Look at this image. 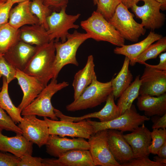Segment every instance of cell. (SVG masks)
<instances>
[{"mask_svg": "<svg viewBox=\"0 0 166 166\" xmlns=\"http://www.w3.org/2000/svg\"><path fill=\"white\" fill-rule=\"evenodd\" d=\"M54 40L36 46L35 52L23 72L38 79L45 87L54 78L55 49Z\"/></svg>", "mask_w": 166, "mask_h": 166, "instance_id": "cell-1", "label": "cell"}, {"mask_svg": "<svg viewBox=\"0 0 166 166\" xmlns=\"http://www.w3.org/2000/svg\"><path fill=\"white\" fill-rule=\"evenodd\" d=\"M80 25L89 36L97 41H105L121 47L125 39L115 27L100 13L94 11L87 19L81 22Z\"/></svg>", "mask_w": 166, "mask_h": 166, "instance_id": "cell-2", "label": "cell"}, {"mask_svg": "<svg viewBox=\"0 0 166 166\" xmlns=\"http://www.w3.org/2000/svg\"><path fill=\"white\" fill-rule=\"evenodd\" d=\"M90 38L87 33H81L75 30L68 35L64 42H54L55 56L54 63V76L57 79L59 72L65 65L72 64L78 66L76 55L80 46Z\"/></svg>", "mask_w": 166, "mask_h": 166, "instance_id": "cell-3", "label": "cell"}, {"mask_svg": "<svg viewBox=\"0 0 166 166\" xmlns=\"http://www.w3.org/2000/svg\"><path fill=\"white\" fill-rule=\"evenodd\" d=\"M112 90L111 81L100 82L96 75L91 84L77 99L67 105L66 109L68 111L74 112L95 107L105 101Z\"/></svg>", "mask_w": 166, "mask_h": 166, "instance_id": "cell-4", "label": "cell"}, {"mask_svg": "<svg viewBox=\"0 0 166 166\" xmlns=\"http://www.w3.org/2000/svg\"><path fill=\"white\" fill-rule=\"evenodd\" d=\"M68 82L57 83V79L53 78L50 83L42 91L38 96L21 112L24 116L34 115L40 117H49L53 120L58 121L53 106L51 99L58 91L68 86Z\"/></svg>", "mask_w": 166, "mask_h": 166, "instance_id": "cell-5", "label": "cell"}, {"mask_svg": "<svg viewBox=\"0 0 166 166\" xmlns=\"http://www.w3.org/2000/svg\"><path fill=\"white\" fill-rule=\"evenodd\" d=\"M134 16L121 2L108 21L125 39L137 42L139 38L145 34L146 30L141 24L134 20Z\"/></svg>", "mask_w": 166, "mask_h": 166, "instance_id": "cell-6", "label": "cell"}, {"mask_svg": "<svg viewBox=\"0 0 166 166\" xmlns=\"http://www.w3.org/2000/svg\"><path fill=\"white\" fill-rule=\"evenodd\" d=\"M86 120L93 126L94 133L105 129H114L123 132H132L145 121H149L150 118L138 113L134 105L132 104L122 114L110 121L101 122L89 119Z\"/></svg>", "mask_w": 166, "mask_h": 166, "instance_id": "cell-7", "label": "cell"}, {"mask_svg": "<svg viewBox=\"0 0 166 166\" xmlns=\"http://www.w3.org/2000/svg\"><path fill=\"white\" fill-rule=\"evenodd\" d=\"M66 8H62L58 12L53 11L47 18L48 26L47 31L50 41L58 42L60 39L61 42H64L67 40L69 30L77 29L79 27L78 25L74 23L79 19L81 14H68L66 12Z\"/></svg>", "mask_w": 166, "mask_h": 166, "instance_id": "cell-8", "label": "cell"}, {"mask_svg": "<svg viewBox=\"0 0 166 166\" xmlns=\"http://www.w3.org/2000/svg\"><path fill=\"white\" fill-rule=\"evenodd\" d=\"M44 119L48 124L50 135L88 139L94 133L93 126L86 119L77 122H69L53 120L46 117H44Z\"/></svg>", "mask_w": 166, "mask_h": 166, "instance_id": "cell-9", "label": "cell"}, {"mask_svg": "<svg viewBox=\"0 0 166 166\" xmlns=\"http://www.w3.org/2000/svg\"><path fill=\"white\" fill-rule=\"evenodd\" d=\"M88 139L89 150L95 166H121L110 151L108 129L98 131L92 135Z\"/></svg>", "mask_w": 166, "mask_h": 166, "instance_id": "cell-10", "label": "cell"}, {"mask_svg": "<svg viewBox=\"0 0 166 166\" xmlns=\"http://www.w3.org/2000/svg\"><path fill=\"white\" fill-rule=\"evenodd\" d=\"M144 5H133L131 8L136 18L141 20V24L146 29L154 30L161 27L165 22V15L161 13V5L155 0H142Z\"/></svg>", "mask_w": 166, "mask_h": 166, "instance_id": "cell-11", "label": "cell"}, {"mask_svg": "<svg viewBox=\"0 0 166 166\" xmlns=\"http://www.w3.org/2000/svg\"><path fill=\"white\" fill-rule=\"evenodd\" d=\"M18 126L25 138L39 148L46 143L50 134L48 124L44 120L38 119L35 115H24Z\"/></svg>", "mask_w": 166, "mask_h": 166, "instance_id": "cell-12", "label": "cell"}, {"mask_svg": "<svg viewBox=\"0 0 166 166\" xmlns=\"http://www.w3.org/2000/svg\"><path fill=\"white\" fill-rule=\"evenodd\" d=\"M143 74L140 77L139 96L147 95L158 97L166 93V71L151 67L145 62Z\"/></svg>", "mask_w": 166, "mask_h": 166, "instance_id": "cell-13", "label": "cell"}, {"mask_svg": "<svg viewBox=\"0 0 166 166\" xmlns=\"http://www.w3.org/2000/svg\"><path fill=\"white\" fill-rule=\"evenodd\" d=\"M45 145L46 152L51 156L57 157L69 150H89V142L84 138L71 139L53 134L49 135Z\"/></svg>", "mask_w": 166, "mask_h": 166, "instance_id": "cell-14", "label": "cell"}, {"mask_svg": "<svg viewBox=\"0 0 166 166\" xmlns=\"http://www.w3.org/2000/svg\"><path fill=\"white\" fill-rule=\"evenodd\" d=\"M43 166H95L88 150L75 149L69 151L57 159L45 158Z\"/></svg>", "mask_w": 166, "mask_h": 166, "instance_id": "cell-15", "label": "cell"}, {"mask_svg": "<svg viewBox=\"0 0 166 166\" xmlns=\"http://www.w3.org/2000/svg\"><path fill=\"white\" fill-rule=\"evenodd\" d=\"M17 69L16 79L23 92L22 101L17 107L22 111L38 96L45 87L37 78Z\"/></svg>", "mask_w": 166, "mask_h": 166, "instance_id": "cell-16", "label": "cell"}, {"mask_svg": "<svg viewBox=\"0 0 166 166\" xmlns=\"http://www.w3.org/2000/svg\"><path fill=\"white\" fill-rule=\"evenodd\" d=\"M137 127L131 133L123 136L130 145L133 152L134 158L148 156V148L152 141L151 132L144 123Z\"/></svg>", "mask_w": 166, "mask_h": 166, "instance_id": "cell-17", "label": "cell"}, {"mask_svg": "<svg viewBox=\"0 0 166 166\" xmlns=\"http://www.w3.org/2000/svg\"><path fill=\"white\" fill-rule=\"evenodd\" d=\"M123 135V132L122 131L108 129L110 151L115 160L121 165L134 158L132 150Z\"/></svg>", "mask_w": 166, "mask_h": 166, "instance_id": "cell-18", "label": "cell"}, {"mask_svg": "<svg viewBox=\"0 0 166 166\" xmlns=\"http://www.w3.org/2000/svg\"><path fill=\"white\" fill-rule=\"evenodd\" d=\"M36 48L19 40L10 48L3 56L16 69L23 71L34 53Z\"/></svg>", "mask_w": 166, "mask_h": 166, "instance_id": "cell-19", "label": "cell"}, {"mask_svg": "<svg viewBox=\"0 0 166 166\" xmlns=\"http://www.w3.org/2000/svg\"><path fill=\"white\" fill-rule=\"evenodd\" d=\"M2 130L0 128V151L8 152L20 158L25 155H32L33 143L21 134L10 137L5 136Z\"/></svg>", "mask_w": 166, "mask_h": 166, "instance_id": "cell-20", "label": "cell"}, {"mask_svg": "<svg viewBox=\"0 0 166 166\" xmlns=\"http://www.w3.org/2000/svg\"><path fill=\"white\" fill-rule=\"evenodd\" d=\"M30 2L26 1L18 3L14 8H11L8 23L14 28L18 30L26 25L39 23L38 19L30 10Z\"/></svg>", "mask_w": 166, "mask_h": 166, "instance_id": "cell-21", "label": "cell"}, {"mask_svg": "<svg viewBox=\"0 0 166 166\" xmlns=\"http://www.w3.org/2000/svg\"><path fill=\"white\" fill-rule=\"evenodd\" d=\"M162 37V35L151 31L141 41L132 45H124L121 47H117L114 49L113 52L116 54L123 55L128 57L130 60L129 65L133 66L135 65L136 58L150 45Z\"/></svg>", "mask_w": 166, "mask_h": 166, "instance_id": "cell-22", "label": "cell"}, {"mask_svg": "<svg viewBox=\"0 0 166 166\" xmlns=\"http://www.w3.org/2000/svg\"><path fill=\"white\" fill-rule=\"evenodd\" d=\"M138 109L144 111L147 117L163 116L166 113V93L158 97L140 95L137 98Z\"/></svg>", "mask_w": 166, "mask_h": 166, "instance_id": "cell-23", "label": "cell"}, {"mask_svg": "<svg viewBox=\"0 0 166 166\" xmlns=\"http://www.w3.org/2000/svg\"><path fill=\"white\" fill-rule=\"evenodd\" d=\"M94 66L93 57L90 55L85 67L75 74L72 84L74 90V100L77 99L92 83L96 75Z\"/></svg>", "mask_w": 166, "mask_h": 166, "instance_id": "cell-24", "label": "cell"}, {"mask_svg": "<svg viewBox=\"0 0 166 166\" xmlns=\"http://www.w3.org/2000/svg\"><path fill=\"white\" fill-rule=\"evenodd\" d=\"M19 31L20 40L30 45L40 46L50 41L47 30L40 23L24 26Z\"/></svg>", "mask_w": 166, "mask_h": 166, "instance_id": "cell-25", "label": "cell"}, {"mask_svg": "<svg viewBox=\"0 0 166 166\" xmlns=\"http://www.w3.org/2000/svg\"><path fill=\"white\" fill-rule=\"evenodd\" d=\"M129 59L125 57L120 71L115 78L110 81L115 100L119 97L132 81L133 75L129 69Z\"/></svg>", "mask_w": 166, "mask_h": 166, "instance_id": "cell-26", "label": "cell"}, {"mask_svg": "<svg viewBox=\"0 0 166 166\" xmlns=\"http://www.w3.org/2000/svg\"><path fill=\"white\" fill-rule=\"evenodd\" d=\"M140 75L137 76L134 81L118 98L117 105L120 110L121 115L131 107L134 100L139 96L140 85Z\"/></svg>", "mask_w": 166, "mask_h": 166, "instance_id": "cell-27", "label": "cell"}, {"mask_svg": "<svg viewBox=\"0 0 166 166\" xmlns=\"http://www.w3.org/2000/svg\"><path fill=\"white\" fill-rule=\"evenodd\" d=\"M3 84L0 92V106L6 110L15 124L19 123L22 120L21 112L13 103L8 92V83L6 78L2 77Z\"/></svg>", "mask_w": 166, "mask_h": 166, "instance_id": "cell-28", "label": "cell"}, {"mask_svg": "<svg viewBox=\"0 0 166 166\" xmlns=\"http://www.w3.org/2000/svg\"><path fill=\"white\" fill-rule=\"evenodd\" d=\"M19 40V29L8 23L0 25V53L4 54Z\"/></svg>", "mask_w": 166, "mask_h": 166, "instance_id": "cell-29", "label": "cell"}, {"mask_svg": "<svg viewBox=\"0 0 166 166\" xmlns=\"http://www.w3.org/2000/svg\"><path fill=\"white\" fill-rule=\"evenodd\" d=\"M166 50V37H163L154 43L150 45L136 59L135 64H143L147 60L156 58L161 53Z\"/></svg>", "mask_w": 166, "mask_h": 166, "instance_id": "cell-30", "label": "cell"}, {"mask_svg": "<svg viewBox=\"0 0 166 166\" xmlns=\"http://www.w3.org/2000/svg\"><path fill=\"white\" fill-rule=\"evenodd\" d=\"M30 8L31 13L38 19L39 23L47 30L48 26L47 18L52 12V10L45 5L42 0H33L30 1Z\"/></svg>", "mask_w": 166, "mask_h": 166, "instance_id": "cell-31", "label": "cell"}, {"mask_svg": "<svg viewBox=\"0 0 166 166\" xmlns=\"http://www.w3.org/2000/svg\"><path fill=\"white\" fill-rule=\"evenodd\" d=\"M151 134L152 140L148 148L149 151L150 153L156 155L166 141V128L153 129Z\"/></svg>", "mask_w": 166, "mask_h": 166, "instance_id": "cell-32", "label": "cell"}, {"mask_svg": "<svg viewBox=\"0 0 166 166\" xmlns=\"http://www.w3.org/2000/svg\"><path fill=\"white\" fill-rule=\"evenodd\" d=\"M121 3V0H98L96 11L102 14L108 21Z\"/></svg>", "mask_w": 166, "mask_h": 166, "instance_id": "cell-33", "label": "cell"}, {"mask_svg": "<svg viewBox=\"0 0 166 166\" xmlns=\"http://www.w3.org/2000/svg\"><path fill=\"white\" fill-rule=\"evenodd\" d=\"M0 128L12 131L16 134H22L21 130L0 106Z\"/></svg>", "mask_w": 166, "mask_h": 166, "instance_id": "cell-34", "label": "cell"}, {"mask_svg": "<svg viewBox=\"0 0 166 166\" xmlns=\"http://www.w3.org/2000/svg\"><path fill=\"white\" fill-rule=\"evenodd\" d=\"M17 69L8 62L3 56L0 57V79L5 77L7 82L9 84L16 79Z\"/></svg>", "mask_w": 166, "mask_h": 166, "instance_id": "cell-35", "label": "cell"}, {"mask_svg": "<svg viewBox=\"0 0 166 166\" xmlns=\"http://www.w3.org/2000/svg\"><path fill=\"white\" fill-rule=\"evenodd\" d=\"M121 166H166V164L156 162L150 160L148 156L133 158Z\"/></svg>", "mask_w": 166, "mask_h": 166, "instance_id": "cell-36", "label": "cell"}, {"mask_svg": "<svg viewBox=\"0 0 166 166\" xmlns=\"http://www.w3.org/2000/svg\"><path fill=\"white\" fill-rule=\"evenodd\" d=\"M43 160L40 157H33L31 155H25L20 158L17 166H43Z\"/></svg>", "mask_w": 166, "mask_h": 166, "instance_id": "cell-37", "label": "cell"}, {"mask_svg": "<svg viewBox=\"0 0 166 166\" xmlns=\"http://www.w3.org/2000/svg\"><path fill=\"white\" fill-rule=\"evenodd\" d=\"M0 151V166H17L20 158Z\"/></svg>", "mask_w": 166, "mask_h": 166, "instance_id": "cell-38", "label": "cell"}, {"mask_svg": "<svg viewBox=\"0 0 166 166\" xmlns=\"http://www.w3.org/2000/svg\"><path fill=\"white\" fill-rule=\"evenodd\" d=\"M13 5L8 0L0 2V25L8 23L10 13Z\"/></svg>", "mask_w": 166, "mask_h": 166, "instance_id": "cell-39", "label": "cell"}, {"mask_svg": "<svg viewBox=\"0 0 166 166\" xmlns=\"http://www.w3.org/2000/svg\"><path fill=\"white\" fill-rule=\"evenodd\" d=\"M43 4L52 9L53 11H59L61 9L67 7L68 0H42Z\"/></svg>", "mask_w": 166, "mask_h": 166, "instance_id": "cell-40", "label": "cell"}, {"mask_svg": "<svg viewBox=\"0 0 166 166\" xmlns=\"http://www.w3.org/2000/svg\"><path fill=\"white\" fill-rule=\"evenodd\" d=\"M152 117L151 120L153 123L152 126L153 129L166 128V113L162 116L155 115Z\"/></svg>", "mask_w": 166, "mask_h": 166, "instance_id": "cell-41", "label": "cell"}, {"mask_svg": "<svg viewBox=\"0 0 166 166\" xmlns=\"http://www.w3.org/2000/svg\"><path fill=\"white\" fill-rule=\"evenodd\" d=\"M160 62L157 65L147 64L149 66L158 70L166 71V52L161 53L159 55Z\"/></svg>", "mask_w": 166, "mask_h": 166, "instance_id": "cell-42", "label": "cell"}, {"mask_svg": "<svg viewBox=\"0 0 166 166\" xmlns=\"http://www.w3.org/2000/svg\"><path fill=\"white\" fill-rule=\"evenodd\" d=\"M121 2L126 6L128 9L130 8L134 4L142 0H121Z\"/></svg>", "mask_w": 166, "mask_h": 166, "instance_id": "cell-43", "label": "cell"}, {"mask_svg": "<svg viewBox=\"0 0 166 166\" xmlns=\"http://www.w3.org/2000/svg\"><path fill=\"white\" fill-rule=\"evenodd\" d=\"M156 154L160 157L166 159V141L159 149Z\"/></svg>", "mask_w": 166, "mask_h": 166, "instance_id": "cell-44", "label": "cell"}, {"mask_svg": "<svg viewBox=\"0 0 166 166\" xmlns=\"http://www.w3.org/2000/svg\"><path fill=\"white\" fill-rule=\"evenodd\" d=\"M153 160V161L156 162L166 164V159L160 157L158 156H154Z\"/></svg>", "mask_w": 166, "mask_h": 166, "instance_id": "cell-45", "label": "cell"}, {"mask_svg": "<svg viewBox=\"0 0 166 166\" xmlns=\"http://www.w3.org/2000/svg\"><path fill=\"white\" fill-rule=\"evenodd\" d=\"M161 5V10H163L166 9V0H155Z\"/></svg>", "mask_w": 166, "mask_h": 166, "instance_id": "cell-46", "label": "cell"}, {"mask_svg": "<svg viewBox=\"0 0 166 166\" xmlns=\"http://www.w3.org/2000/svg\"><path fill=\"white\" fill-rule=\"evenodd\" d=\"M12 3L14 4L15 3H19L26 1H31L33 0H8Z\"/></svg>", "mask_w": 166, "mask_h": 166, "instance_id": "cell-47", "label": "cell"}, {"mask_svg": "<svg viewBox=\"0 0 166 166\" xmlns=\"http://www.w3.org/2000/svg\"><path fill=\"white\" fill-rule=\"evenodd\" d=\"M93 2L94 3V4L95 5H96L97 4L98 0H93Z\"/></svg>", "mask_w": 166, "mask_h": 166, "instance_id": "cell-48", "label": "cell"}, {"mask_svg": "<svg viewBox=\"0 0 166 166\" xmlns=\"http://www.w3.org/2000/svg\"><path fill=\"white\" fill-rule=\"evenodd\" d=\"M7 0H0V2H4L7 1Z\"/></svg>", "mask_w": 166, "mask_h": 166, "instance_id": "cell-49", "label": "cell"}, {"mask_svg": "<svg viewBox=\"0 0 166 166\" xmlns=\"http://www.w3.org/2000/svg\"><path fill=\"white\" fill-rule=\"evenodd\" d=\"M3 55H4L3 54L0 53V57L2 56H3Z\"/></svg>", "mask_w": 166, "mask_h": 166, "instance_id": "cell-50", "label": "cell"}]
</instances>
